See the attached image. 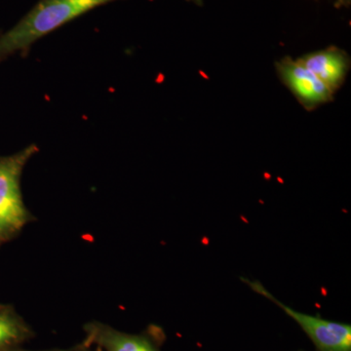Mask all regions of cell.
Returning <instances> with one entry per match:
<instances>
[{
  "mask_svg": "<svg viewBox=\"0 0 351 351\" xmlns=\"http://www.w3.org/2000/svg\"><path fill=\"white\" fill-rule=\"evenodd\" d=\"M119 0H39L24 17L0 32V63L25 56L32 46L64 25L98 7Z\"/></svg>",
  "mask_w": 351,
  "mask_h": 351,
  "instance_id": "6da1fadb",
  "label": "cell"
},
{
  "mask_svg": "<svg viewBox=\"0 0 351 351\" xmlns=\"http://www.w3.org/2000/svg\"><path fill=\"white\" fill-rule=\"evenodd\" d=\"M38 152V145H29L10 156H0V247L34 221L23 198L21 179L27 162Z\"/></svg>",
  "mask_w": 351,
  "mask_h": 351,
  "instance_id": "7a4b0ae2",
  "label": "cell"
},
{
  "mask_svg": "<svg viewBox=\"0 0 351 351\" xmlns=\"http://www.w3.org/2000/svg\"><path fill=\"white\" fill-rule=\"evenodd\" d=\"M254 292L274 302L306 332L316 351H351V325L295 311L271 294L260 281L241 278Z\"/></svg>",
  "mask_w": 351,
  "mask_h": 351,
  "instance_id": "3957f363",
  "label": "cell"
},
{
  "mask_svg": "<svg viewBox=\"0 0 351 351\" xmlns=\"http://www.w3.org/2000/svg\"><path fill=\"white\" fill-rule=\"evenodd\" d=\"M277 75L304 110H316L334 101V92L298 60L284 57L276 63Z\"/></svg>",
  "mask_w": 351,
  "mask_h": 351,
  "instance_id": "277c9868",
  "label": "cell"
},
{
  "mask_svg": "<svg viewBox=\"0 0 351 351\" xmlns=\"http://www.w3.org/2000/svg\"><path fill=\"white\" fill-rule=\"evenodd\" d=\"M86 345H96L104 351H161L152 332L129 334L100 322L88 323Z\"/></svg>",
  "mask_w": 351,
  "mask_h": 351,
  "instance_id": "5b68a950",
  "label": "cell"
},
{
  "mask_svg": "<svg viewBox=\"0 0 351 351\" xmlns=\"http://www.w3.org/2000/svg\"><path fill=\"white\" fill-rule=\"evenodd\" d=\"M302 66L317 76L335 94L345 84L350 71L351 60L345 50L329 46L298 58Z\"/></svg>",
  "mask_w": 351,
  "mask_h": 351,
  "instance_id": "8992f818",
  "label": "cell"
},
{
  "mask_svg": "<svg viewBox=\"0 0 351 351\" xmlns=\"http://www.w3.org/2000/svg\"><path fill=\"white\" fill-rule=\"evenodd\" d=\"M32 332L10 304H0V351H12L31 338Z\"/></svg>",
  "mask_w": 351,
  "mask_h": 351,
  "instance_id": "52a82bcc",
  "label": "cell"
},
{
  "mask_svg": "<svg viewBox=\"0 0 351 351\" xmlns=\"http://www.w3.org/2000/svg\"><path fill=\"white\" fill-rule=\"evenodd\" d=\"M351 5V0H336L335 2V7L338 9L348 8Z\"/></svg>",
  "mask_w": 351,
  "mask_h": 351,
  "instance_id": "ba28073f",
  "label": "cell"
},
{
  "mask_svg": "<svg viewBox=\"0 0 351 351\" xmlns=\"http://www.w3.org/2000/svg\"><path fill=\"white\" fill-rule=\"evenodd\" d=\"M186 1L191 2V3H195V5L197 6L203 5V0H186Z\"/></svg>",
  "mask_w": 351,
  "mask_h": 351,
  "instance_id": "9c48e42d",
  "label": "cell"
},
{
  "mask_svg": "<svg viewBox=\"0 0 351 351\" xmlns=\"http://www.w3.org/2000/svg\"><path fill=\"white\" fill-rule=\"evenodd\" d=\"M75 351H96V350H89V348H88V346L86 345V343H85L84 346H82V348H78V350H75ZM98 351H100V350H98Z\"/></svg>",
  "mask_w": 351,
  "mask_h": 351,
  "instance_id": "30bf717a",
  "label": "cell"
},
{
  "mask_svg": "<svg viewBox=\"0 0 351 351\" xmlns=\"http://www.w3.org/2000/svg\"><path fill=\"white\" fill-rule=\"evenodd\" d=\"M12 351H25V350H14Z\"/></svg>",
  "mask_w": 351,
  "mask_h": 351,
  "instance_id": "8fae6325",
  "label": "cell"
},
{
  "mask_svg": "<svg viewBox=\"0 0 351 351\" xmlns=\"http://www.w3.org/2000/svg\"><path fill=\"white\" fill-rule=\"evenodd\" d=\"M299 351H304V350H299Z\"/></svg>",
  "mask_w": 351,
  "mask_h": 351,
  "instance_id": "7c38bea8",
  "label": "cell"
}]
</instances>
